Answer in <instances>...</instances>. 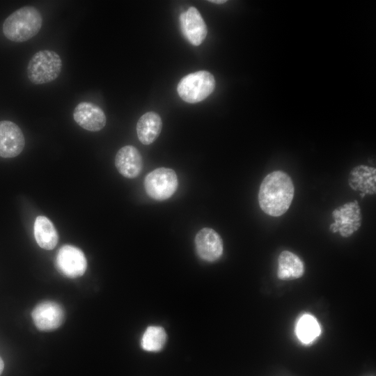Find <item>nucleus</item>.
I'll use <instances>...</instances> for the list:
<instances>
[{"label":"nucleus","instance_id":"obj_5","mask_svg":"<svg viewBox=\"0 0 376 376\" xmlns=\"http://www.w3.org/2000/svg\"><path fill=\"white\" fill-rule=\"evenodd\" d=\"M178 180L175 172L169 168L159 167L145 178L144 187L147 194L156 201L171 197L177 190Z\"/></svg>","mask_w":376,"mask_h":376},{"label":"nucleus","instance_id":"obj_7","mask_svg":"<svg viewBox=\"0 0 376 376\" xmlns=\"http://www.w3.org/2000/svg\"><path fill=\"white\" fill-rule=\"evenodd\" d=\"M56 263L59 272L69 278L82 276L87 268L83 251L72 245H64L58 251Z\"/></svg>","mask_w":376,"mask_h":376},{"label":"nucleus","instance_id":"obj_9","mask_svg":"<svg viewBox=\"0 0 376 376\" xmlns=\"http://www.w3.org/2000/svg\"><path fill=\"white\" fill-rule=\"evenodd\" d=\"M196 251L198 257L207 262H214L223 253V242L220 235L212 228L205 227L196 235Z\"/></svg>","mask_w":376,"mask_h":376},{"label":"nucleus","instance_id":"obj_3","mask_svg":"<svg viewBox=\"0 0 376 376\" xmlns=\"http://www.w3.org/2000/svg\"><path fill=\"white\" fill-rule=\"evenodd\" d=\"M62 65L61 58L56 52L40 50L33 55L28 63V79L37 85L53 81L59 76Z\"/></svg>","mask_w":376,"mask_h":376},{"label":"nucleus","instance_id":"obj_10","mask_svg":"<svg viewBox=\"0 0 376 376\" xmlns=\"http://www.w3.org/2000/svg\"><path fill=\"white\" fill-rule=\"evenodd\" d=\"M179 21L187 40L193 45H200L206 38L207 29L199 11L191 6L180 14Z\"/></svg>","mask_w":376,"mask_h":376},{"label":"nucleus","instance_id":"obj_13","mask_svg":"<svg viewBox=\"0 0 376 376\" xmlns=\"http://www.w3.org/2000/svg\"><path fill=\"white\" fill-rule=\"evenodd\" d=\"M115 166L123 176L135 178L142 171L143 158L136 148L127 145L118 150L115 157Z\"/></svg>","mask_w":376,"mask_h":376},{"label":"nucleus","instance_id":"obj_19","mask_svg":"<svg viewBox=\"0 0 376 376\" xmlns=\"http://www.w3.org/2000/svg\"><path fill=\"white\" fill-rule=\"evenodd\" d=\"M166 341L165 330L159 326H150L144 331L141 339V347L148 352H158Z\"/></svg>","mask_w":376,"mask_h":376},{"label":"nucleus","instance_id":"obj_2","mask_svg":"<svg viewBox=\"0 0 376 376\" xmlns=\"http://www.w3.org/2000/svg\"><path fill=\"white\" fill-rule=\"evenodd\" d=\"M42 17L33 6H24L10 14L3 22L4 36L12 42H23L33 38L40 31Z\"/></svg>","mask_w":376,"mask_h":376},{"label":"nucleus","instance_id":"obj_8","mask_svg":"<svg viewBox=\"0 0 376 376\" xmlns=\"http://www.w3.org/2000/svg\"><path fill=\"white\" fill-rule=\"evenodd\" d=\"M25 146L22 130L10 120L0 121V157L13 158L19 155Z\"/></svg>","mask_w":376,"mask_h":376},{"label":"nucleus","instance_id":"obj_17","mask_svg":"<svg viewBox=\"0 0 376 376\" xmlns=\"http://www.w3.org/2000/svg\"><path fill=\"white\" fill-rule=\"evenodd\" d=\"M34 236L40 247L53 249L57 244L58 235L52 222L45 216H38L34 222Z\"/></svg>","mask_w":376,"mask_h":376},{"label":"nucleus","instance_id":"obj_11","mask_svg":"<svg viewBox=\"0 0 376 376\" xmlns=\"http://www.w3.org/2000/svg\"><path fill=\"white\" fill-rule=\"evenodd\" d=\"M32 319L38 329L50 331L58 328L64 320L62 307L54 301H44L32 311Z\"/></svg>","mask_w":376,"mask_h":376},{"label":"nucleus","instance_id":"obj_20","mask_svg":"<svg viewBox=\"0 0 376 376\" xmlns=\"http://www.w3.org/2000/svg\"><path fill=\"white\" fill-rule=\"evenodd\" d=\"M4 368V363L2 359L0 357V375H1Z\"/></svg>","mask_w":376,"mask_h":376},{"label":"nucleus","instance_id":"obj_12","mask_svg":"<svg viewBox=\"0 0 376 376\" xmlns=\"http://www.w3.org/2000/svg\"><path fill=\"white\" fill-rule=\"evenodd\" d=\"M73 118L81 127L90 132L101 130L107 123L103 110L99 106L88 102H81L75 107Z\"/></svg>","mask_w":376,"mask_h":376},{"label":"nucleus","instance_id":"obj_14","mask_svg":"<svg viewBox=\"0 0 376 376\" xmlns=\"http://www.w3.org/2000/svg\"><path fill=\"white\" fill-rule=\"evenodd\" d=\"M162 128L161 117L154 111L142 115L136 124L139 140L144 145L153 143L159 136Z\"/></svg>","mask_w":376,"mask_h":376},{"label":"nucleus","instance_id":"obj_6","mask_svg":"<svg viewBox=\"0 0 376 376\" xmlns=\"http://www.w3.org/2000/svg\"><path fill=\"white\" fill-rule=\"evenodd\" d=\"M334 222L330 225L333 233L338 232L347 237L357 231L361 224L360 207L357 201L350 202L336 209L332 212Z\"/></svg>","mask_w":376,"mask_h":376},{"label":"nucleus","instance_id":"obj_18","mask_svg":"<svg viewBox=\"0 0 376 376\" xmlns=\"http://www.w3.org/2000/svg\"><path fill=\"white\" fill-rule=\"evenodd\" d=\"M295 331L298 339L301 343L309 344L320 334L321 329L315 317L304 314L298 320Z\"/></svg>","mask_w":376,"mask_h":376},{"label":"nucleus","instance_id":"obj_1","mask_svg":"<svg viewBox=\"0 0 376 376\" xmlns=\"http://www.w3.org/2000/svg\"><path fill=\"white\" fill-rule=\"evenodd\" d=\"M294 196L291 178L284 172L276 171L263 180L258 193L262 210L268 215L279 217L289 208Z\"/></svg>","mask_w":376,"mask_h":376},{"label":"nucleus","instance_id":"obj_15","mask_svg":"<svg viewBox=\"0 0 376 376\" xmlns=\"http://www.w3.org/2000/svg\"><path fill=\"white\" fill-rule=\"evenodd\" d=\"M375 169L364 165L354 168L349 177V185L355 191H360L364 194L375 193L376 175Z\"/></svg>","mask_w":376,"mask_h":376},{"label":"nucleus","instance_id":"obj_21","mask_svg":"<svg viewBox=\"0 0 376 376\" xmlns=\"http://www.w3.org/2000/svg\"><path fill=\"white\" fill-rule=\"evenodd\" d=\"M211 3H224L225 2H226V0H210V1H208Z\"/></svg>","mask_w":376,"mask_h":376},{"label":"nucleus","instance_id":"obj_16","mask_svg":"<svg viewBox=\"0 0 376 376\" xmlns=\"http://www.w3.org/2000/svg\"><path fill=\"white\" fill-rule=\"evenodd\" d=\"M304 272L301 259L295 253L283 251L278 259L277 276L281 280L288 281L300 278Z\"/></svg>","mask_w":376,"mask_h":376},{"label":"nucleus","instance_id":"obj_4","mask_svg":"<svg viewBox=\"0 0 376 376\" xmlns=\"http://www.w3.org/2000/svg\"><path fill=\"white\" fill-rule=\"evenodd\" d=\"M216 82L208 71L199 70L182 77L177 86L180 98L188 103H197L207 98L214 91Z\"/></svg>","mask_w":376,"mask_h":376}]
</instances>
